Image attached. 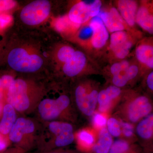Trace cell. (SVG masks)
Masks as SVG:
<instances>
[{
    "mask_svg": "<svg viewBox=\"0 0 153 153\" xmlns=\"http://www.w3.org/2000/svg\"><path fill=\"white\" fill-rule=\"evenodd\" d=\"M50 53L42 41L27 34L6 39L2 65L18 75L50 78Z\"/></svg>",
    "mask_w": 153,
    "mask_h": 153,
    "instance_id": "1",
    "label": "cell"
},
{
    "mask_svg": "<svg viewBox=\"0 0 153 153\" xmlns=\"http://www.w3.org/2000/svg\"><path fill=\"white\" fill-rule=\"evenodd\" d=\"M50 78L18 75L9 88L6 103L23 115L33 114L46 93Z\"/></svg>",
    "mask_w": 153,
    "mask_h": 153,
    "instance_id": "2",
    "label": "cell"
},
{
    "mask_svg": "<svg viewBox=\"0 0 153 153\" xmlns=\"http://www.w3.org/2000/svg\"><path fill=\"white\" fill-rule=\"evenodd\" d=\"M57 85L51 79L46 93L33 114L41 123L58 121L68 112L71 100L66 94L58 92Z\"/></svg>",
    "mask_w": 153,
    "mask_h": 153,
    "instance_id": "3",
    "label": "cell"
},
{
    "mask_svg": "<svg viewBox=\"0 0 153 153\" xmlns=\"http://www.w3.org/2000/svg\"><path fill=\"white\" fill-rule=\"evenodd\" d=\"M41 131L37 143V150L48 151L60 149L74 142L73 127L66 122L41 123Z\"/></svg>",
    "mask_w": 153,
    "mask_h": 153,
    "instance_id": "4",
    "label": "cell"
},
{
    "mask_svg": "<svg viewBox=\"0 0 153 153\" xmlns=\"http://www.w3.org/2000/svg\"><path fill=\"white\" fill-rule=\"evenodd\" d=\"M41 126L36 118L18 117L9 134L10 142L25 153L36 149Z\"/></svg>",
    "mask_w": 153,
    "mask_h": 153,
    "instance_id": "5",
    "label": "cell"
},
{
    "mask_svg": "<svg viewBox=\"0 0 153 153\" xmlns=\"http://www.w3.org/2000/svg\"><path fill=\"white\" fill-rule=\"evenodd\" d=\"M52 10V3L48 0L33 1L20 11L19 20L26 27H35L42 25L48 19Z\"/></svg>",
    "mask_w": 153,
    "mask_h": 153,
    "instance_id": "6",
    "label": "cell"
},
{
    "mask_svg": "<svg viewBox=\"0 0 153 153\" xmlns=\"http://www.w3.org/2000/svg\"><path fill=\"white\" fill-rule=\"evenodd\" d=\"M132 33L126 30L111 33L110 49L117 58L123 60L127 57L135 42Z\"/></svg>",
    "mask_w": 153,
    "mask_h": 153,
    "instance_id": "7",
    "label": "cell"
},
{
    "mask_svg": "<svg viewBox=\"0 0 153 153\" xmlns=\"http://www.w3.org/2000/svg\"><path fill=\"white\" fill-rule=\"evenodd\" d=\"M98 93L96 90L88 92L84 85H77L74 90V98L78 109L86 115L93 114L97 104Z\"/></svg>",
    "mask_w": 153,
    "mask_h": 153,
    "instance_id": "8",
    "label": "cell"
},
{
    "mask_svg": "<svg viewBox=\"0 0 153 153\" xmlns=\"http://www.w3.org/2000/svg\"><path fill=\"white\" fill-rule=\"evenodd\" d=\"M99 16L110 33L126 30L133 33V30L127 25L116 8L111 7L100 13Z\"/></svg>",
    "mask_w": 153,
    "mask_h": 153,
    "instance_id": "9",
    "label": "cell"
},
{
    "mask_svg": "<svg viewBox=\"0 0 153 153\" xmlns=\"http://www.w3.org/2000/svg\"><path fill=\"white\" fill-rule=\"evenodd\" d=\"M88 27L91 31V46L97 49L103 48L109 38V33L101 19L97 16L92 18L89 21Z\"/></svg>",
    "mask_w": 153,
    "mask_h": 153,
    "instance_id": "10",
    "label": "cell"
},
{
    "mask_svg": "<svg viewBox=\"0 0 153 153\" xmlns=\"http://www.w3.org/2000/svg\"><path fill=\"white\" fill-rule=\"evenodd\" d=\"M87 59L85 53L76 50L71 58L60 68L67 77L73 78L78 76L86 67Z\"/></svg>",
    "mask_w": 153,
    "mask_h": 153,
    "instance_id": "11",
    "label": "cell"
},
{
    "mask_svg": "<svg viewBox=\"0 0 153 153\" xmlns=\"http://www.w3.org/2000/svg\"><path fill=\"white\" fill-rule=\"evenodd\" d=\"M152 109V105L149 99L145 96L139 97L132 102L128 107L129 119L132 122H136L141 118L149 114Z\"/></svg>",
    "mask_w": 153,
    "mask_h": 153,
    "instance_id": "12",
    "label": "cell"
},
{
    "mask_svg": "<svg viewBox=\"0 0 153 153\" xmlns=\"http://www.w3.org/2000/svg\"><path fill=\"white\" fill-rule=\"evenodd\" d=\"M136 23L146 32L152 35L153 33V16L152 5L148 2H143L139 6Z\"/></svg>",
    "mask_w": 153,
    "mask_h": 153,
    "instance_id": "13",
    "label": "cell"
},
{
    "mask_svg": "<svg viewBox=\"0 0 153 153\" xmlns=\"http://www.w3.org/2000/svg\"><path fill=\"white\" fill-rule=\"evenodd\" d=\"M118 11L130 28L135 25L136 17L139 5L134 0H119L117 2Z\"/></svg>",
    "mask_w": 153,
    "mask_h": 153,
    "instance_id": "14",
    "label": "cell"
},
{
    "mask_svg": "<svg viewBox=\"0 0 153 153\" xmlns=\"http://www.w3.org/2000/svg\"><path fill=\"white\" fill-rule=\"evenodd\" d=\"M17 114L12 105L5 103L2 115L0 119V134L7 139L9 140V134L18 118Z\"/></svg>",
    "mask_w": 153,
    "mask_h": 153,
    "instance_id": "15",
    "label": "cell"
},
{
    "mask_svg": "<svg viewBox=\"0 0 153 153\" xmlns=\"http://www.w3.org/2000/svg\"><path fill=\"white\" fill-rule=\"evenodd\" d=\"M71 22L82 25L90 21L89 4L84 1L78 2L71 7L67 14Z\"/></svg>",
    "mask_w": 153,
    "mask_h": 153,
    "instance_id": "16",
    "label": "cell"
},
{
    "mask_svg": "<svg viewBox=\"0 0 153 153\" xmlns=\"http://www.w3.org/2000/svg\"><path fill=\"white\" fill-rule=\"evenodd\" d=\"M135 55L138 62L148 68H153V46L148 40L142 41L137 45Z\"/></svg>",
    "mask_w": 153,
    "mask_h": 153,
    "instance_id": "17",
    "label": "cell"
},
{
    "mask_svg": "<svg viewBox=\"0 0 153 153\" xmlns=\"http://www.w3.org/2000/svg\"><path fill=\"white\" fill-rule=\"evenodd\" d=\"M54 26L55 30L63 36H70L76 35L82 25L71 22L66 15L55 19Z\"/></svg>",
    "mask_w": 153,
    "mask_h": 153,
    "instance_id": "18",
    "label": "cell"
},
{
    "mask_svg": "<svg viewBox=\"0 0 153 153\" xmlns=\"http://www.w3.org/2000/svg\"><path fill=\"white\" fill-rule=\"evenodd\" d=\"M121 94L120 88L111 85L106 89L102 90L98 93V102L99 104V109L101 112H104L109 108L111 102L118 97Z\"/></svg>",
    "mask_w": 153,
    "mask_h": 153,
    "instance_id": "19",
    "label": "cell"
},
{
    "mask_svg": "<svg viewBox=\"0 0 153 153\" xmlns=\"http://www.w3.org/2000/svg\"><path fill=\"white\" fill-rule=\"evenodd\" d=\"M76 49L69 45H63L57 48L54 53H50V63L54 61L60 68L69 60Z\"/></svg>",
    "mask_w": 153,
    "mask_h": 153,
    "instance_id": "20",
    "label": "cell"
},
{
    "mask_svg": "<svg viewBox=\"0 0 153 153\" xmlns=\"http://www.w3.org/2000/svg\"><path fill=\"white\" fill-rule=\"evenodd\" d=\"M112 145L111 135L105 128L102 129L97 143L93 146L95 153H108Z\"/></svg>",
    "mask_w": 153,
    "mask_h": 153,
    "instance_id": "21",
    "label": "cell"
},
{
    "mask_svg": "<svg viewBox=\"0 0 153 153\" xmlns=\"http://www.w3.org/2000/svg\"><path fill=\"white\" fill-rule=\"evenodd\" d=\"M153 117L151 115L140 123L137 128L138 134L143 138L149 139L153 135Z\"/></svg>",
    "mask_w": 153,
    "mask_h": 153,
    "instance_id": "22",
    "label": "cell"
},
{
    "mask_svg": "<svg viewBox=\"0 0 153 153\" xmlns=\"http://www.w3.org/2000/svg\"><path fill=\"white\" fill-rule=\"evenodd\" d=\"M17 76L18 74L10 70L0 73V77L5 100L9 88Z\"/></svg>",
    "mask_w": 153,
    "mask_h": 153,
    "instance_id": "23",
    "label": "cell"
},
{
    "mask_svg": "<svg viewBox=\"0 0 153 153\" xmlns=\"http://www.w3.org/2000/svg\"><path fill=\"white\" fill-rule=\"evenodd\" d=\"M129 148L128 144L125 141L117 140L112 143L108 153H123Z\"/></svg>",
    "mask_w": 153,
    "mask_h": 153,
    "instance_id": "24",
    "label": "cell"
},
{
    "mask_svg": "<svg viewBox=\"0 0 153 153\" xmlns=\"http://www.w3.org/2000/svg\"><path fill=\"white\" fill-rule=\"evenodd\" d=\"M130 65L127 60H123L113 64L111 66L110 71L113 76L126 70Z\"/></svg>",
    "mask_w": 153,
    "mask_h": 153,
    "instance_id": "25",
    "label": "cell"
},
{
    "mask_svg": "<svg viewBox=\"0 0 153 153\" xmlns=\"http://www.w3.org/2000/svg\"><path fill=\"white\" fill-rule=\"evenodd\" d=\"M108 129L110 134L113 136H119L121 134L120 126L118 122L114 118H111L107 122Z\"/></svg>",
    "mask_w": 153,
    "mask_h": 153,
    "instance_id": "26",
    "label": "cell"
},
{
    "mask_svg": "<svg viewBox=\"0 0 153 153\" xmlns=\"http://www.w3.org/2000/svg\"><path fill=\"white\" fill-rule=\"evenodd\" d=\"M79 144L83 145L86 146H91L94 143V138L92 135L85 131H82L77 134Z\"/></svg>",
    "mask_w": 153,
    "mask_h": 153,
    "instance_id": "27",
    "label": "cell"
},
{
    "mask_svg": "<svg viewBox=\"0 0 153 153\" xmlns=\"http://www.w3.org/2000/svg\"><path fill=\"white\" fill-rule=\"evenodd\" d=\"M102 2L100 0H95L89 4V15L91 19L98 16L100 13Z\"/></svg>",
    "mask_w": 153,
    "mask_h": 153,
    "instance_id": "28",
    "label": "cell"
},
{
    "mask_svg": "<svg viewBox=\"0 0 153 153\" xmlns=\"http://www.w3.org/2000/svg\"><path fill=\"white\" fill-rule=\"evenodd\" d=\"M13 21V18L11 15L7 13L0 14V33L5 30Z\"/></svg>",
    "mask_w": 153,
    "mask_h": 153,
    "instance_id": "29",
    "label": "cell"
},
{
    "mask_svg": "<svg viewBox=\"0 0 153 153\" xmlns=\"http://www.w3.org/2000/svg\"><path fill=\"white\" fill-rule=\"evenodd\" d=\"M16 5V2L14 1H0V14L5 13L6 11L13 8Z\"/></svg>",
    "mask_w": 153,
    "mask_h": 153,
    "instance_id": "30",
    "label": "cell"
},
{
    "mask_svg": "<svg viewBox=\"0 0 153 153\" xmlns=\"http://www.w3.org/2000/svg\"><path fill=\"white\" fill-rule=\"evenodd\" d=\"M139 69L138 66L134 64H130L126 70V74L128 78V81L134 78L138 73Z\"/></svg>",
    "mask_w": 153,
    "mask_h": 153,
    "instance_id": "31",
    "label": "cell"
},
{
    "mask_svg": "<svg viewBox=\"0 0 153 153\" xmlns=\"http://www.w3.org/2000/svg\"><path fill=\"white\" fill-rule=\"evenodd\" d=\"M94 121L96 125L100 127L104 126L106 123V119L103 116L98 114L94 116Z\"/></svg>",
    "mask_w": 153,
    "mask_h": 153,
    "instance_id": "32",
    "label": "cell"
},
{
    "mask_svg": "<svg viewBox=\"0 0 153 153\" xmlns=\"http://www.w3.org/2000/svg\"><path fill=\"white\" fill-rule=\"evenodd\" d=\"M10 144V140L4 137L0 134V152L6 151Z\"/></svg>",
    "mask_w": 153,
    "mask_h": 153,
    "instance_id": "33",
    "label": "cell"
},
{
    "mask_svg": "<svg viewBox=\"0 0 153 153\" xmlns=\"http://www.w3.org/2000/svg\"><path fill=\"white\" fill-rule=\"evenodd\" d=\"M6 39L1 38V33H0V66L2 63L5 47Z\"/></svg>",
    "mask_w": 153,
    "mask_h": 153,
    "instance_id": "34",
    "label": "cell"
},
{
    "mask_svg": "<svg viewBox=\"0 0 153 153\" xmlns=\"http://www.w3.org/2000/svg\"><path fill=\"white\" fill-rule=\"evenodd\" d=\"M60 149H56L48 151H41L37 150L34 152L32 153H76L75 152H73V151L63 150Z\"/></svg>",
    "mask_w": 153,
    "mask_h": 153,
    "instance_id": "35",
    "label": "cell"
},
{
    "mask_svg": "<svg viewBox=\"0 0 153 153\" xmlns=\"http://www.w3.org/2000/svg\"><path fill=\"white\" fill-rule=\"evenodd\" d=\"M147 84L151 90H153V72L152 71L148 76L147 78Z\"/></svg>",
    "mask_w": 153,
    "mask_h": 153,
    "instance_id": "36",
    "label": "cell"
},
{
    "mask_svg": "<svg viewBox=\"0 0 153 153\" xmlns=\"http://www.w3.org/2000/svg\"><path fill=\"white\" fill-rule=\"evenodd\" d=\"M124 134L126 137L131 136L133 134V130L124 129Z\"/></svg>",
    "mask_w": 153,
    "mask_h": 153,
    "instance_id": "37",
    "label": "cell"
},
{
    "mask_svg": "<svg viewBox=\"0 0 153 153\" xmlns=\"http://www.w3.org/2000/svg\"><path fill=\"white\" fill-rule=\"evenodd\" d=\"M123 126L124 129L133 130L132 127L129 124L124 123H123Z\"/></svg>",
    "mask_w": 153,
    "mask_h": 153,
    "instance_id": "38",
    "label": "cell"
},
{
    "mask_svg": "<svg viewBox=\"0 0 153 153\" xmlns=\"http://www.w3.org/2000/svg\"><path fill=\"white\" fill-rule=\"evenodd\" d=\"M4 105V103H2V102H0V119H1L2 115Z\"/></svg>",
    "mask_w": 153,
    "mask_h": 153,
    "instance_id": "39",
    "label": "cell"
},
{
    "mask_svg": "<svg viewBox=\"0 0 153 153\" xmlns=\"http://www.w3.org/2000/svg\"><path fill=\"white\" fill-rule=\"evenodd\" d=\"M0 153H13V150H12V149H7L4 152H0Z\"/></svg>",
    "mask_w": 153,
    "mask_h": 153,
    "instance_id": "40",
    "label": "cell"
},
{
    "mask_svg": "<svg viewBox=\"0 0 153 153\" xmlns=\"http://www.w3.org/2000/svg\"><path fill=\"white\" fill-rule=\"evenodd\" d=\"M0 91H3L2 85L1 80V77H0Z\"/></svg>",
    "mask_w": 153,
    "mask_h": 153,
    "instance_id": "41",
    "label": "cell"
}]
</instances>
